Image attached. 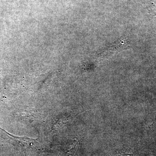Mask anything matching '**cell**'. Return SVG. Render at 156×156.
I'll return each mask as SVG.
<instances>
[{"instance_id":"7a4b0ae2","label":"cell","mask_w":156,"mask_h":156,"mask_svg":"<svg viewBox=\"0 0 156 156\" xmlns=\"http://www.w3.org/2000/svg\"><path fill=\"white\" fill-rule=\"evenodd\" d=\"M147 9L150 14L156 16V0H144Z\"/></svg>"},{"instance_id":"6da1fadb","label":"cell","mask_w":156,"mask_h":156,"mask_svg":"<svg viewBox=\"0 0 156 156\" xmlns=\"http://www.w3.org/2000/svg\"><path fill=\"white\" fill-rule=\"evenodd\" d=\"M3 131H4V133L9 138L10 143L17 148L26 149L28 147L32 146L35 144L36 143H37V141L35 139H32L25 136L18 137L13 136L4 130Z\"/></svg>"}]
</instances>
